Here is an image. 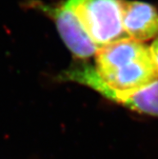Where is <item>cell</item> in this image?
I'll return each instance as SVG.
<instances>
[{
	"instance_id": "obj_3",
	"label": "cell",
	"mask_w": 158,
	"mask_h": 159,
	"mask_svg": "<svg viewBox=\"0 0 158 159\" xmlns=\"http://www.w3.org/2000/svg\"><path fill=\"white\" fill-rule=\"evenodd\" d=\"M77 16L97 49L128 38L122 23L121 0H84Z\"/></svg>"
},
{
	"instance_id": "obj_2",
	"label": "cell",
	"mask_w": 158,
	"mask_h": 159,
	"mask_svg": "<svg viewBox=\"0 0 158 159\" xmlns=\"http://www.w3.org/2000/svg\"><path fill=\"white\" fill-rule=\"evenodd\" d=\"M60 80L89 87L105 98L139 113L158 116V80L133 92L113 90L100 78L94 67L86 62L74 64L65 70Z\"/></svg>"
},
{
	"instance_id": "obj_6",
	"label": "cell",
	"mask_w": 158,
	"mask_h": 159,
	"mask_svg": "<svg viewBox=\"0 0 158 159\" xmlns=\"http://www.w3.org/2000/svg\"><path fill=\"white\" fill-rule=\"evenodd\" d=\"M150 50H151V56H152L153 62L155 64V67H156V69L158 70V36L152 42L151 46L150 47Z\"/></svg>"
},
{
	"instance_id": "obj_1",
	"label": "cell",
	"mask_w": 158,
	"mask_h": 159,
	"mask_svg": "<svg viewBox=\"0 0 158 159\" xmlns=\"http://www.w3.org/2000/svg\"><path fill=\"white\" fill-rule=\"evenodd\" d=\"M94 69L110 88L119 92L136 91L158 80L150 47L129 37L98 49Z\"/></svg>"
},
{
	"instance_id": "obj_5",
	"label": "cell",
	"mask_w": 158,
	"mask_h": 159,
	"mask_svg": "<svg viewBox=\"0 0 158 159\" xmlns=\"http://www.w3.org/2000/svg\"><path fill=\"white\" fill-rule=\"evenodd\" d=\"M122 23L129 38L145 42L158 36V11L141 1L121 0Z\"/></svg>"
},
{
	"instance_id": "obj_4",
	"label": "cell",
	"mask_w": 158,
	"mask_h": 159,
	"mask_svg": "<svg viewBox=\"0 0 158 159\" xmlns=\"http://www.w3.org/2000/svg\"><path fill=\"white\" fill-rule=\"evenodd\" d=\"M84 0H64L55 7L39 3L35 5L52 18L70 52L78 59L95 55L96 46L86 34L77 16V8Z\"/></svg>"
}]
</instances>
